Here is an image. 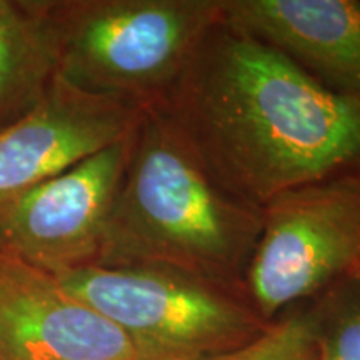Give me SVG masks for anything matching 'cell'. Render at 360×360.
Wrapping results in <instances>:
<instances>
[{
    "instance_id": "8992f818",
    "label": "cell",
    "mask_w": 360,
    "mask_h": 360,
    "mask_svg": "<svg viewBox=\"0 0 360 360\" xmlns=\"http://www.w3.org/2000/svg\"><path fill=\"white\" fill-rule=\"evenodd\" d=\"M132 134L2 202L0 250L53 276L97 265Z\"/></svg>"
},
{
    "instance_id": "4fadbf2b",
    "label": "cell",
    "mask_w": 360,
    "mask_h": 360,
    "mask_svg": "<svg viewBox=\"0 0 360 360\" xmlns=\"http://www.w3.org/2000/svg\"><path fill=\"white\" fill-rule=\"evenodd\" d=\"M355 276H357V277H359V278H360V267H359V269H357V272H355Z\"/></svg>"
},
{
    "instance_id": "9c48e42d",
    "label": "cell",
    "mask_w": 360,
    "mask_h": 360,
    "mask_svg": "<svg viewBox=\"0 0 360 360\" xmlns=\"http://www.w3.org/2000/svg\"><path fill=\"white\" fill-rule=\"evenodd\" d=\"M222 22L337 96L360 98V0H220Z\"/></svg>"
},
{
    "instance_id": "5b68a950",
    "label": "cell",
    "mask_w": 360,
    "mask_h": 360,
    "mask_svg": "<svg viewBox=\"0 0 360 360\" xmlns=\"http://www.w3.org/2000/svg\"><path fill=\"white\" fill-rule=\"evenodd\" d=\"M360 267V175L292 188L262 207L244 289L265 322Z\"/></svg>"
},
{
    "instance_id": "52a82bcc",
    "label": "cell",
    "mask_w": 360,
    "mask_h": 360,
    "mask_svg": "<svg viewBox=\"0 0 360 360\" xmlns=\"http://www.w3.org/2000/svg\"><path fill=\"white\" fill-rule=\"evenodd\" d=\"M0 360H141L57 276L0 250Z\"/></svg>"
},
{
    "instance_id": "7c38bea8",
    "label": "cell",
    "mask_w": 360,
    "mask_h": 360,
    "mask_svg": "<svg viewBox=\"0 0 360 360\" xmlns=\"http://www.w3.org/2000/svg\"><path fill=\"white\" fill-rule=\"evenodd\" d=\"M212 360H319L310 305L274 319L257 339Z\"/></svg>"
},
{
    "instance_id": "6da1fadb",
    "label": "cell",
    "mask_w": 360,
    "mask_h": 360,
    "mask_svg": "<svg viewBox=\"0 0 360 360\" xmlns=\"http://www.w3.org/2000/svg\"><path fill=\"white\" fill-rule=\"evenodd\" d=\"M162 109L215 177L259 209L292 188L360 175V98L323 89L224 22Z\"/></svg>"
},
{
    "instance_id": "30bf717a",
    "label": "cell",
    "mask_w": 360,
    "mask_h": 360,
    "mask_svg": "<svg viewBox=\"0 0 360 360\" xmlns=\"http://www.w3.org/2000/svg\"><path fill=\"white\" fill-rule=\"evenodd\" d=\"M56 79L49 0H0V130L37 105Z\"/></svg>"
},
{
    "instance_id": "8fae6325",
    "label": "cell",
    "mask_w": 360,
    "mask_h": 360,
    "mask_svg": "<svg viewBox=\"0 0 360 360\" xmlns=\"http://www.w3.org/2000/svg\"><path fill=\"white\" fill-rule=\"evenodd\" d=\"M319 360H360V278L350 276L310 304Z\"/></svg>"
},
{
    "instance_id": "277c9868",
    "label": "cell",
    "mask_w": 360,
    "mask_h": 360,
    "mask_svg": "<svg viewBox=\"0 0 360 360\" xmlns=\"http://www.w3.org/2000/svg\"><path fill=\"white\" fill-rule=\"evenodd\" d=\"M57 277L119 327L141 360H212L270 323L242 285L167 265H90Z\"/></svg>"
},
{
    "instance_id": "ba28073f",
    "label": "cell",
    "mask_w": 360,
    "mask_h": 360,
    "mask_svg": "<svg viewBox=\"0 0 360 360\" xmlns=\"http://www.w3.org/2000/svg\"><path fill=\"white\" fill-rule=\"evenodd\" d=\"M143 114L57 77L37 105L0 130V204L120 142Z\"/></svg>"
},
{
    "instance_id": "7a4b0ae2",
    "label": "cell",
    "mask_w": 360,
    "mask_h": 360,
    "mask_svg": "<svg viewBox=\"0 0 360 360\" xmlns=\"http://www.w3.org/2000/svg\"><path fill=\"white\" fill-rule=\"evenodd\" d=\"M262 209L207 167L165 109L143 114L97 265H167L244 287Z\"/></svg>"
},
{
    "instance_id": "3957f363",
    "label": "cell",
    "mask_w": 360,
    "mask_h": 360,
    "mask_svg": "<svg viewBox=\"0 0 360 360\" xmlns=\"http://www.w3.org/2000/svg\"><path fill=\"white\" fill-rule=\"evenodd\" d=\"M57 77L139 110L165 107L207 35L220 0H49Z\"/></svg>"
}]
</instances>
